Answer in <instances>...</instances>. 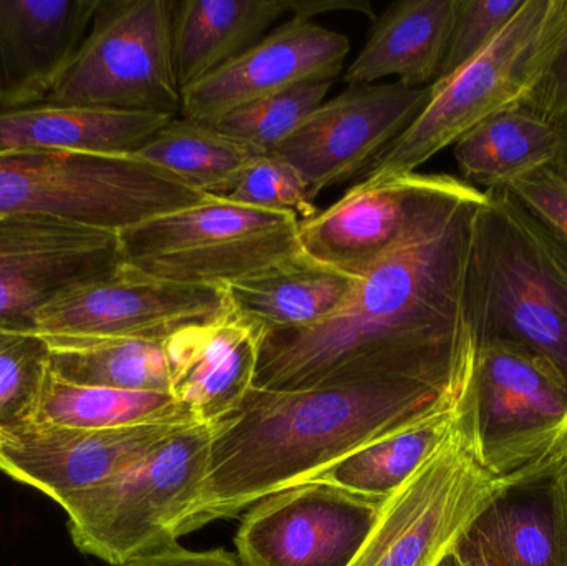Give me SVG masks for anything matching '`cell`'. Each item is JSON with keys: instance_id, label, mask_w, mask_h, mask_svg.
<instances>
[{"instance_id": "1", "label": "cell", "mask_w": 567, "mask_h": 566, "mask_svg": "<svg viewBox=\"0 0 567 566\" xmlns=\"http://www.w3.org/2000/svg\"><path fill=\"white\" fill-rule=\"evenodd\" d=\"M486 198L377 265L326 321L265 335L255 388L293 391L393 379L445 392L468 388L478 356L470 265Z\"/></svg>"}, {"instance_id": "2", "label": "cell", "mask_w": 567, "mask_h": 566, "mask_svg": "<svg viewBox=\"0 0 567 566\" xmlns=\"http://www.w3.org/2000/svg\"><path fill=\"white\" fill-rule=\"evenodd\" d=\"M468 388L445 392L393 379L293 391L252 389L238 412L218 422L208 471L176 524V538L313 481L347 455Z\"/></svg>"}, {"instance_id": "3", "label": "cell", "mask_w": 567, "mask_h": 566, "mask_svg": "<svg viewBox=\"0 0 567 566\" xmlns=\"http://www.w3.org/2000/svg\"><path fill=\"white\" fill-rule=\"evenodd\" d=\"M473 229L470 306L478 344L508 342L567 384V241L505 189H488Z\"/></svg>"}, {"instance_id": "4", "label": "cell", "mask_w": 567, "mask_h": 566, "mask_svg": "<svg viewBox=\"0 0 567 566\" xmlns=\"http://www.w3.org/2000/svg\"><path fill=\"white\" fill-rule=\"evenodd\" d=\"M561 27V0H526L498 39L430 85L419 116L367 166L359 183L410 175L502 110L525 103L542 79Z\"/></svg>"}, {"instance_id": "5", "label": "cell", "mask_w": 567, "mask_h": 566, "mask_svg": "<svg viewBox=\"0 0 567 566\" xmlns=\"http://www.w3.org/2000/svg\"><path fill=\"white\" fill-rule=\"evenodd\" d=\"M205 198L135 155L0 150V218L40 216L120 233Z\"/></svg>"}, {"instance_id": "6", "label": "cell", "mask_w": 567, "mask_h": 566, "mask_svg": "<svg viewBox=\"0 0 567 566\" xmlns=\"http://www.w3.org/2000/svg\"><path fill=\"white\" fill-rule=\"evenodd\" d=\"M216 428L186 425L112 481L63 502L73 545L118 565L178 544L175 527L198 495Z\"/></svg>"}, {"instance_id": "7", "label": "cell", "mask_w": 567, "mask_h": 566, "mask_svg": "<svg viewBox=\"0 0 567 566\" xmlns=\"http://www.w3.org/2000/svg\"><path fill=\"white\" fill-rule=\"evenodd\" d=\"M118 238L123 268L183 285L228 286L302 253L296 216L209 196Z\"/></svg>"}, {"instance_id": "8", "label": "cell", "mask_w": 567, "mask_h": 566, "mask_svg": "<svg viewBox=\"0 0 567 566\" xmlns=\"http://www.w3.org/2000/svg\"><path fill=\"white\" fill-rule=\"evenodd\" d=\"M470 394L472 388L449 438L386 498L350 566H439L483 508L523 474L498 477L485 467L473 432Z\"/></svg>"}, {"instance_id": "9", "label": "cell", "mask_w": 567, "mask_h": 566, "mask_svg": "<svg viewBox=\"0 0 567 566\" xmlns=\"http://www.w3.org/2000/svg\"><path fill=\"white\" fill-rule=\"evenodd\" d=\"M172 0H100L79 52L40 103L182 113Z\"/></svg>"}, {"instance_id": "10", "label": "cell", "mask_w": 567, "mask_h": 566, "mask_svg": "<svg viewBox=\"0 0 567 566\" xmlns=\"http://www.w3.org/2000/svg\"><path fill=\"white\" fill-rule=\"evenodd\" d=\"M486 192L452 175L410 173L385 182L357 183L310 219L299 222L307 258L362 279L377 265L449 225Z\"/></svg>"}, {"instance_id": "11", "label": "cell", "mask_w": 567, "mask_h": 566, "mask_svg": "<svg viewBox=\"0 0 567 566\" xmlns=\"http://www.w3.org/2000/svg\"><path fill=\"white\" fill-rule=\"evenodd\" d=\"M470 399L476 447L493 474L556 462L567 432V384L548 362L508 342H482Z\"/></svg>"}, {"instance_id": "12", "label": "cell", "mask_w": 567, "mask_h": 566, "mask_svg": "<svg viewBox=\"0 0 567 566\" xmlns=\"http://www.w3.org/2000/svg\"><path fill=\"white\" fill-rule=\"evenodd\" d=\"M231 309L225 286L163 281L120 268L60 292L33 316L49 346L109 339L165 341L179 329L213 321Z\"/></svg>"}, {"instance_id": "13", "label": "cell", "mask_w": 567, "mask_h": 566, "mask_svg": "<svg viewBox=\"0 0 567 566\" xmlns=\"http://www.w3.org/2000/svg\"><path fill=\"white\" fill-rule=\"evenodd\" d=\"M386 498L306 482L248 508L236 532L243 566H350Z\"/></svg>"}, {"instance_id": "14", "label": "cell", "mask_w": 567, "mask_h": 566, "mask_svg": "<svg viewBox=\"0 0 567 566\" xmlns=\"http://www.w3.org/2000/svg\"><path fill=\"white\" fill-rule=\"evenodd\" d=\"M430 86L350 85L323 102L272 155L292 165L313 199L353 178L392 143L430 100Z\"/></svg>"}, {"instance_id": "15", "label": "cell", "mask_w": 567, "mask_h": 566, "mask_svg": "<svg viewBox=\"0 0 567 566\" xmlns=\"http://www.w3.org/2000/svg\"><path fill=\"white\" fill-rule=\"evenodd\" d=\"M118 233L40 216L0 218V328L33 329L60 292L122 268Z\"/></svg>"}, {"instance_id": "16", "label": "cell", "mask_w": 567, "mask_h": 566, "mask_svg": "<svg viewBox=\"0 0 567 566\" xmlns=\"http://www.w3.org/2000/svg\"><path fill=\"white\" fill-rule=\"evenodd\" d=\"M186 425L192 424L110 431L25 425L0 434V472L62 505L112 481Z\"/></svg>"}, {"instance_id": "17", "label": "cell", "mask_w": 567, "mask_h": 566, "mask_svg": "<svg viewBox=\"0 0 567 566\" xmlns=\"http://www.w3.org/2000/svg\"><path fill=\"white\" fill-rule=\"evenodd\" d=\"M350 42L312 20L292 17L251 49L183 90V119L219 122L233 110L303 82H333Z\"/></svg>"}, {"instance_id": "18", "label": "cell", "mask_w": 567, "mask_h": 566, "mask_svg": "<svg viewBox=\"0 0 567 566\" xmlns=\"http://www.w3.org/2000/svg\"><path fill=\"white\" fill-rule=\"evenodd\" d=\"M265 332L235 309L165 339L172 395L199 424L225 421L255 389Z\"/></svg>"}, {"instance_id": "19", "label": "cell", "mask_w": 567, "mask_h": 566, "mask_svg": "<svg viewBox=\"0 0 567 566\" xmlns=\"http://www.w3.org/2000/svg\"><path fill=\"white\" fill-rule=\"evenodd\" d=\"M100 0H0V110L49 95L89 33Z\"/></svg>"}, {"instance_id": "20", "label": "cell", "mask_w": 567, "mask_h": 566, "mask_svg": "<svg viewBox=\"0 0 567 566\" xmlns=\"http://www.w3.org/2000/svg\"><path fill=\"white\" fill-rule=\"evenodd\" d=\"M498 566H567V462H543L495 495L473 522Z\"/></svg>"}, {"instance_id": "21", "label": "cell", "mask_w": 567, "mask_h": 566, "mask_svg": "<svg viewBox=\"0 0 567 566\" xmlns=\"http://www.w3.org/2000/svg\"><path fill=\"white\" fill-rule=\"evenodd\" d=\"M172 119L162 113L35 103L0 110V150L133 155Z\"/></svg>"}, {"instance_id": "22", "label": "cell", "mask_w": 567, "mask_h": 566, "mask_svg": "<svg viewBox=\"0 0 567 566\" xmlns=\"http://www.w3.org/2000/svg\"><path fill=\"white\" fill-rule=\"evenodd\" d=\"M456 0H399L379 19L343 80L367 85L386 76L410 89L439 80Z\"/></svg>"}, {"instance_id": "23", "label": "cell", "mask_w": 567, "mask_h": 566, "mask_svg": "<svg viewBox=\"0 0 567 566\" xmlns=\"http://www.w3.org/2000/svg\"><path fill=\"white\" fill-rule=\"evenodd\" d=\"M359 281L300 253L225 288L231 308L268 335L326 321L349 301Z\"/></svg>"}, {"instance_id": "24", "label": "cell", "mask_w": 567, "mask_h": 566, "mask_svg": "<svg viewBox=\"0 0 567 566\" xmlns=\"http://www.w3.org/2000/svg\"><path fill=\"white\" fill-rule=\"evenodd\" d=\"M284 12L281 0L176 2L173 60L182 92L251 49Z\"/></svg>"}, {"instance_id": "25", "label": "cell", "mask_w": 567, "mask_h": 566, "mask_svg": "<svg viewBox=\"0 0 567 566\" xmlns=\"http://www.w3.org/2000/svg\"><path fill=\"white\" fill-rule=\"evenodd\" d=\"M561 150V126L519 103L465 133L453 145V155L463 182L488 192L556 165Z\"/></svg>"}, {"instance_id": "26", "label": "cell", "mask_w": 567, "mask_h": 566, "mask_svg": "<svg viewBox=\"0 0 567 566\" xmlns=\"http://www.w3.org/2000/svg\"><path fill=\"white\" fill-rule=\"evenodd\" d=\"M470 388L409 424L347 455L343 461L317 475L313 482H326L370 497L389 498L449 438L462 414Z\"/></svg>"}, {"instance_id": "27", "label": "cell", "mask_w": 567, "mask_h": 566, "mask_svg": "<svg viewBox=\"0 0 567 566\" xmlns=\"http://www.w3.org/2000/svg\"><path fill=\"white\" fill-rule=\"evenodd\" d=\"M133 155L209 198H226L249 163L262 156L215 125L183 116L169 120Z\"/></svg>"}, {"instance_id": "28", "label": "cell", "mask_w": 567, "mask_h": 566, "mask_svg": "<svg viewBox=\"0 0 567 566\" xmlns=\"http://www.w3.org/2000/svg\"><path fill=\"white\" fill-rule=\"evenodd\" d=\"M162 422L199 424L172 394L72 384L50 371L30 425L110 431Z\"/></svg>"}, {"instance_id": "29", "label": "cell", "mask_w": 567, "mask_h": 566, "mask_svg": "<svg viewBox=\"0 0 567 566\" xmlns=\"http://www.w3.org/2000/svg\"><path fill=\"white\" fill-rule=\"evenodd\" d=\"M49 348L50 371L62 381L90 388L172 394L165 341L109 339Z\"/></svg>"}, {"instance_id": "30", "label": "cell", "mask_w": 567, "mask_h": 566, "mask_svg": "<svg viewBox=\"0 0 567 566\" xmlns=\"http://www.w3.org/2000/svg\"><path fill=\"white\" fill-rule=\"evenodd\" d=\"M330 86L332 82L299 83L246 103L213 125L258 155H272L322 105Z\"/></svg>"}, {"instance_id": "31", "label": "cell", "mask_w": 567, "mask_h": 566, "mask_svg": "<svg viewBox=\"0 0 567 566\" xmlns=\"http://www.w3.org/2000/svg\"><path fill=\"white\" fill-rule=\"evenodd\" d=\"M50 372V348L33 329L0 328V434L33 422Z\"/></svg>"}, {"instance_id": "32", "label": "cell", "mask_w": 567, "mask_h": 566, "mask_svg": "<svg viewBox=\"0 0 567 566\" xmlns=\"http://www.w3.org/2000/svg\"><path fill=\"white\" fill-rule=\"evenodd\" d=\"M226 199L296 216L299 222L319 213L300 173L275 155L256 156Z\"/></svg>"}, {"instance_id": "33", "label": "cell", "mask_w": 567, "mask_h": 566, "mask_svg": "<svg viewBox=\"0 0 567 566\" xmlns=\"http://www.w3.org/2000/svg\"><path fill=\"white\" fill-rule=\"evenodd\" d=\"M525 3L526 0H456L439 80L452 75L488 49Z\"/></svg>"}, {"instance_id": "34", "label": "cell", "mask_w": 567, "mask_h": 566, "mask_svg": "<svg viewBox=\"0 0 567 566\" xmlns=\"http://www.w3.org/2000/svg\"><path fill=\"white\" fill-rule=\"evenodd\" d=\"M503 189L567 241V176L558 166H545Z\"/></svg>"}, {"instance_id": "35", "label": "cell", "mask_w": 567, "mask_h": 566, "mask_svg": "<svg viewBox=\"0 0 567 566\" xmlns=\"http://www.w3.org/2000/svg\"><path fill=\"white\" fill-rule=\"evenodd\" d=\"M525 105L558 125L567 119V0H561V27L551 59Z\"/></svg>"}, {"instance_id": "36", "label": "cell", "mask_w": 567, "mask_h": 566, "mask_svg": "<svg viewBox=\"0 0 567 566\" xmlns=\"http://www.w3.org/2000/svg\"><path fill=\"white\" fill-rule=\"evenodd\" d=\"M110 566H243L238 555L229 554L225 548L195 552L176 544L130 558L118 565Z\"/></svg>"}, {"instance_id": "37", "label": "cell", "mask_w": 567, "mask_h": 566, "mask_svg": "<svg viewBox=\"0 0 567 566\" xmlns=\"http://www.w3.org/2000/svg\"><path fill=\"white\" fill-rule=\"evenodd\" d=\"M286 12L300 20H310L320 13L339 12V10H352L363 13L375 22L372 3L369 0H281Z\"/></svg>"}, {"instance_id": "38", "label": "cell", "mask_w": 567, "mask_h": 566, "mask_svg": "<svg viewBox=\"0 0 567 566\" xmlns=\"http://www.w3.org/2000/svg\"><path fill=\"white\" fill-rule=\"evenodd\" d=\"M439 566H498L482 538L470 528Z\"/></svg>"}, {"instance_id": "39", "label": "cell", "mask_w": 567, "mask_h": 566, "mask_svg": "<svg viewBox=\"0 0 567 566\" xmlns=\"http://www.w3.org/2000/svg\"><path fill=\"white\" fill-rule=\"evenodd\" d=\"M559 126H561L563 132V150L556 166L567 176V119Z\"/></svg>"}, {"instance_id": "40", "label": "cell", "mask_w": 567, "mask_h": 566, "mask_svg": "<svg viewBox=\"0 0 567 566\" xmlns=\"http://www.w3.org/2000/svg\"><path fill=\"white\" fill-rule=\"evenodd\" d=\"M556 462H567V432L565 441H563L561 447H559L558 454H556Z\"/></svg>"}]
</instances>
